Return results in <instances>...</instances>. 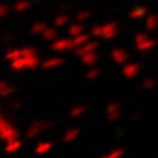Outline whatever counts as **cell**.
Wrapping results in <instances>:
<instances>
[{
	"instance_id": "obj_4",
	"label": "cell",
	"mask_w": 158,
	"mask_h": 158,
	"mask_svg": "<svg viewBox=\"0 0 158 158\" xmlns=\"http://www.w3.org/2000/svg\"><path fill=\"white\" fill-rule=\"evenodd\" d=\"M141 70H142L141 63L127 62L126 64H123V68H122V75H123L126 79H135L138 75L141 73Z\"/></svg>"
},
{
	"instance_id": "obj_16",
	"label": "cell",
	"mask_w": 158,
	"mask_h": 158,
	"mask_svg": "<svg viewBox=\"0 0 158 158\" xmlns=\"http://www.w3.org/2000/svg\"><path fill=\"white\" fill-rule=\"evenodd\" d=\"M23 142L21 139H16V141H12V142H7L5 145V152L6 154H15L18 152L21 148H22Z\"/></svg>"
},
{
	"instance_id": "obj_22",
	"label": "cell",
	"mask_w": 158,
	"mask_h": 158,
	"mask_svg": "<svg viewBox=\"0 0 158 158\" xmlns=\"http://www.w3.org/2000/svg\"><path fill=\"white\" fill-rule=\"evenodd\" d=\"M86 111V106H75L73 108H70V111L68 113V116L70 118H78Z\"/></svg>"
},
{
	"instance_id": "obj_12",
	"label": "cell",
	"mask_w": 158,
	"mask_h": 158,
	"mask_svg": "<svg viewBox=\"0 0 158 158\" xmlns=\"http://www.w3.org/2000/svg\"><path fill=\"white\" fill-rule=\"evenodd\" d=\"M54 147V142L51 141H40L37 145H35V149L34 152L37 155H45L47 152H50L51 149Z\"/></svg>"
},
{
	"instance_id": "obj_33",
	"label": "cell",
	"mask_w": 158,
	"mask_h": 158,
	"mask_svg": "<svg viewBox=\"0 0 158 158\" xmlns=\"http://www.w3.org/2000/svg\"><path fill=\"white\" fill-rule=\"evenodd\" d=\"M148 37H149V35H148L147 32H136L133 41H135V44H138V43H141V41H143V40H147Z\"/></svg>"
},
{
	"instance_id": "obj_13",
	"label": "cell",
	"mask_w": 158,
	"mask_h": 158,
	"mask_svg": "<svg viewBox=\"0 0 158 158\" xmlns=\"http://www.w3.org/2000/svg\"><path fill=\"white\" fill-rule=\"evenodd\" d=\"M15 91H16V88L12 84H9L7 81H2V82H0V95L3 97V98L12 97L15 94Z\"/></svg>"
},
{
	"instance_id": "obj_6",
	"label": "cell",
	"mask_w": 158,
	"mask_h": 158,
	"mask_svg": "<svg viewBox=\"0 0 158 158\" xmlns=\"http://www.w3.org/2000/svg\"><path fill=\"white\" fill-rule=\"evenodd\" d=\"M98 47H100V41H97V40H94V41H88V43H85L84 45H81V47H76L73 50V54L76 57H81L84 56V54H86V53H91V51H97L98 50Z\"/></svg>"
},
{
	"instance_id": "obj_32",
	"label": "cell",
	"mask_w": 158,
	"mask_h": 158,
	"mask_svg": "<svg viewBox=\"0 0 158 158\" xmlns=\"http://www.w3.org/2000/svg\"><path fill=\"white\" fill-rule=\"evenodd\" d=\"M34 54H37V48L35 47H31V45L22 47V56H34Z\"/></svg>"
},
{
	"instance_id": "obj_10",
	"label": "cell",
	"mask_w": 158,
	"mask_h": 158,
	"mask_svg": "<svg viewBox=\"0 0 158 158\" xmlns=\"http://www.w3.org/2000/svg\"><path fill=\"white\" fill-rule=\"evenodd\" d=\"M79 60H81V63H82L84 66H86V68H92V66H95L97 63H98L100 57H98V54H97L95 51H91V53H86V54H84V56H81L79 57Z\"/></svg>"
},
{
	"instance_id": "obj_7",
	"label": "cell",
	"mask_w": 158,
	"mask_h": 158,
	"mask_svg": "<svg viewBox=\"0 0 158 158\" xmlns=\"http://www.w3.org/2000/svg\"><path fill=\"white\" fill-rule=\"evenodd\" d=\"M118 35V23L117 22H107L102 25V40H113Z\"/></svg>"
},
{
	"instance_id": "obj_23",
	"label": "cell",
	"mask_w": 158,
	"mask_h": 158,
	"mask_svg": "<svg viewBox=\"0 0 158 158\" xmlns=\"http://www.w3.org/2000/svg\"><path fill=\"white\" fill-rule=\"evenodd\" d=\"M100 75H101V69L92 66V68H89L88 70H86L85 79H86V81H95L97 78H100Z\"/></svg>"
},
{
	"instance_id": "obj_8",
	"label": "cell",
	"mask_w": 158,
	"mask_h": 158,
	"mask_svg": "<svg viewBox=\"0 0 158 158\" xmlns=\"http://www.w3.org/2000/svg\"><path fill=\"white\" fill-rule=\"evenodd\" d=\"M63 63H64V59L63 57H48V59H45L41 62V66L40 68L43 69V70H51V69H56L59 66H62Z\"/></svg>"
},
{
	"instance_id": "obj_9",
	"label": "cell",
	"mask_w": 158,
	"mask_h": 158,
	"mask_svg": "<svg viewBox=\"0 0 158 158\" xmlns=\"http://www.w3.org/2000/svg\"><path fill=\"white\" fill-rule=\"evenodd\" d=\"M136 45V50L139 51V53H147V51H151L154 48V47H157L158 45V41H155L154 38H151V37H148L147 40H143V41H141V43H138Z\"/></svg>"
},
{
	"instance_id": "obj_11",
	"label": "cell",
	"mask_w": 158,
	"mask_h": 158,
	"mask_svg": "<svg viewBox=\"0 0 158 158\" xmlns=\"http://www.w3.org/2000/svg\"><path fill=\"white\" fill-rule=\"evenodd\" d=\"M81 127H69V129H66V132H64V135H63L62 141L63 143H72L73 141H76L79 138V135H81Z\"/></svg>"
},
{
	"instance_id": "obj_35",
	"label": "cell",
	"mask_w": 158,
	"mask_h": 158,
	"mask_svg": "<svg viewBox=\"0 0 158 158\" xmlns=\"http://www.w3.org/2000/svg\"><path fill=\"white\" fill-rule=\"evenodd\" d=\"M7 13H9V7H7L6 5H3L2 7H0V15H2V18H5Z\"/></svg>"
},
{
	"instance_id": "obj_14",
	"label": "cell",
	"mask_w": 158,
	"mask_h": 158,
	"mask_svg": "<svg viewBox=\"0 0 158 158\" xmlns=\"http://www.w3.org/2000/svg\"><path fill=\"white\" fill-rule=\"evenodd\" d=\"M19 57H22V47L18 48V47H9L5 53V60L12 62V60H16Z\"/></svg>"
},
{
	"instance_id": "obj_28",
	"label": "cell",
	"mask_w": 158,
	"mask_h": 158,
	"mask_svg": "<svg viewBox=\"0 0 158 158\" xmlns=\"http://www.w3.org/2000/svg\"><path fill=\"white\" fill-rule=\"evenodd\" d=\"M122 110V104L117 101H113L110 102L107 106V108H106V113L107 114H111V113H117V111H120Z\"/></svg>"
},
{
	"instance_id": "obj_20",
	"label": "cell",
	"mask_w": 158,
	"mask_h": 158,
	"mask_svg": "<svg viewBox=\"0 0 158 158\" xmlns=\"http://www.w3.org/2000/svg\"><path fill=\"white\" fill-rule=\"evenodd\" d=\"M148 13V9L147 7H135L129 12V18L130 19H141L143 18L145 15Z\"/></svg>"
},
{
	"instance_id": "obj_29",
	"label": "cell",
	"mask_w": 158,
	"mask_h": 158,
	"mask_svg": "<svg viewBox=\"0 0 158 158\" xmlns=\"http://www.w3.org/2000/svg\"><path fill=\"white\" fill-rule=\"evenodd\" d=\"M23 107V101H21V100H16V101H10L9 104H7V108L10 110V111H19L21 108Z\"/></svg>"
},
{
	"instance_id": "obj_19",
	"label": "cell",
	"mask_w": 158,
	"mask_h": 158,
	"mask_svg": "<svg viewBox=\"0 0 158 158\" xmlns=\"http://www.w3.org/2000/svg\"><path fill=\"white\" fill-rule=\"evenodd\" d=\"M157 85H158V81L155 78H145L143 81H142L141 88L143 91H152Z\"/></svg>"
},
{
	"instance_id": "obj_18",
	"label": "cell",
	"mask_w": 158,
	"mask_h": 158,
	"mask_svg": "<svg viewBox=\"0 0 158 158\" xmlns=\"http://www.w3.org/2000/svg\"><path fill=\"white\" fill-rule=\"evenodd\" d=\"M158 27V15H149L145 21V29L148 32H151L154 29H157Z\"/></svg>"
},
{
	"instance_id": "obj_5",
	"label": "cell",
	"mask_w": 158,
	"mask_h": 158,
	"mask_svg": "<svg viewBox=\"0 0 158 158\" xmlns=\"http://www.w3.org/2000/svg\"><path fill=\"white\" fill-rule=\"evenodd\" d=\"M110 59L113 60L116 64H126V63L129 62L130 59V54L127 50H124V48H120V47H114L113 50L110 51Z\"/></svg>"
},
{
	"instance_id": "obj_15",
	"label": "cell",
	"mask_w": 158,
	"mask_h": 158,
	"mask_svg": "<svg viewBox=\"0 0 158 158\" xmlns=\"http://www.w3.org/2000/svg\"><path fill=\"white\" fill-rule=\"evenodd\" d=\"M41 37H43V40H45V41H51V43H53V41H56V40L59 38V31H57V27H48V28L41 34Z\"/></svg>"
},
{
	"instance_id": "obj_30",
	"label": "cell",
	"mask_w": 158,
	"mask_h": 158,
	"mask_svg": "<svg viewBox=\"0 0 158 158\" xmlns=\"http://www.w3.org/2000/svg\"><path fill=\"white\" fill-rule=\"evenodd\" d=\"M89 16H91V12H88V10L79 12L78 15H76V22H85L86 19H89Z\"/></svg>"
},
{
	"instance_id": "obj_1",
	"label": "cell",
	"mask_w": 158,
	"mask_h": 158,
	"mask_svg": "<svg viewBox=\"0 0 158 158\" xmlns=\"http://www.w3.org/2000/svg\"><path fill=\"white\" fill-rule=\"evenodd\" d=\"M54 126H56V122H53V120H45V118L34 120V122L28 126L27 132H25V138H27V139H35L40 133L53 129Z\"/></svg>"
},
{
	"instance_id": "obj_24",
	"label": "cell",
	"mask_w": 158,
	"mask_h": 158,
	"mask_svg": "<svg viewBox=\"0 0 158 158\" xmlns=\"http://www.w3.org/2000/svg\"><path fill=\"white\" fill-rule=\"evenodd\" d=\"M91 37H92V34H86V32H84V34L78 35V37H73V43H75V48L76 47H81V45H84L85 43H88L91 40Z\"/></svg>"
},
{
	"instance_id": "obj_21",
	"label": "cell",
	"mask_w": 158,
	"mask_h": 158,
	"mask_svg": "<svg viewBox=\"0 0 158 158\" xmlns=\"http://www.w3.org/2000/svg\"><path fill=\"white\" fill-rule=\"evenodd\" d=\"M47 28H48V25L45 22H37L31 27V31H29V32H31V35H41Z\"/></svg>"
},
{
	"instance_id": "obj_3",
	"label": "cell",
	"mask_w": 158,
	"mask_h": 158,
	"mask_svg": "<svg viewBox=\"0 0 158 158\" xmlns=\"http://www.w3.org/2000/svg\"><path fill=\"white\" fill-rule=\"evenodd\" d=\"M53 51L56 53H66V51H70V50H75V43H73V38H59L56 41L51 43V47H50Z\"/></svg>"
},
{
	"instance_id": "obj_34",
	"label": "cell",
	"mask_w": 158,
	"mask_h": 158,
	"mask_svg": "<svg viewBox=\"0 0 158 158\" xmlns=\"http://www.w3.org/2000/svg\"><path fill=\"white\" fill-rule=\"evenodd\" d=\"M122 116V111H117V113H111V114H107V122L110 123H114V122H117L118 118Z\"/></svg>"
},
{
	"instance_id": "obj_25",
	"label": "cell",
	"mask_w": 158,
	"mask_h": 158,
	"mask_svg": "<svg viewBox=\"0 0 158 158\" xmlns=\"http://www.w3.org/2000/svg\"><path fill=\"white\" fill-rule=\"evenodd\" d=\"M124 152H126L124 148H114V149H111L106 155H102L101 158H122L124 155Z\"/></svg>"
},
{
	"instance_id": "obj_31",
	"label": "cell",
	"mask_w": 158,
	"mask_h": 158,
	"mask_svg": "<svg viewBox=\"0 0 158 158\" xmlns=\"http://www.w3.org/2000/svg\"><path fill=\"white\" fill-rule=\"evenodd\" d=\"M91 34H92V37H95V38H101L102 37V25H95V27H92Z\"/></svg>"
},
{
	"instance_id": "obj_26",
	"label": "cell",
	"mask_w": 158,
	"mask_h": 158,
	"mask_svg": "<svg viewBox=\"0 0 158 158\" xmlns=\"http://www.w3.org/2000/svg\"><path fill=\"white\" fill-rule=\"evenodd\" d=\"M69 21H70V18H69L68 15H59V16L54 18V27L62 28V27H64L66 23H69Z\"/></svg>"
},
{
	"instance_id": "obj_2",
	"label": "cell",
	"mask_w": 158,
	"mask_h": 158,
	"mask_svg": "<svg viewBox=\"0 0 158 158\" xmlns=\"http://www.w3.org/2000/svg\"><path fill=\"white\" fill-rule=\"evenodd\" d=\"M0 136H2V141H5V143L16 141V139H19V136H21L19 130L12 124V122L6 117L5 114L0 118Z\"/></svg>"
},
{
	"instance_id": "obj_27",
	"label": "cell",
	"mask_w": 158,
	"mask_h": 158,
	"mask_svg": "<svg viewBox=\"0 0 158 158\" xmlns=\"http://www.w3.org/2000/svg\"><path fill=\"white\" fill-rule=\"evenodd\" d=\"M29 6H31V3H29L28 0H19V2H16V3H15L13 9H15L16 12H25Z\"/></svg>"
},
{
	"instance_id": "obj_17",
	"label": "cell",
	"mask_w": 158,
	"mask_h": 158,
	"mask_svg": "<svg viewBox=\"0 0 158 158\" xmlns=\"http://www.w3.org/2000/svg\"><path fill=\"white\" fill-rule=\"evenodd\" d=\"M84 29H85V27H84V23H82V22L72 23V25L68 28V34L73 38V37H78V35L84 34Z\"/></svg>"
},
{
	"instance_id": "obj_36",
	"label": "cell",
	"mask_w": 158,
	"mask_h": 158,
	"mask_svg": "<svg viewBox=\"0 0 158 158\" xmlns=\"http://www.w3.org/2000/svg\"><path fill=\"white\" fill-rule=\"evenodd\" d=\"M141 117H142V113H133L130 116V120H132V122H138Z\"/></svg>"
},
{
	"instance_id": "obj_37",
	"label": "cell",
	"mask_w": 158,
	"mask_h": 158,
	"mask_svg": "<svg viewBox=\"0 0 158 158\" xmlns=\"http://www.w3.org/2000/svg\"><path fill=\"white\" fill-rule=\"evenodd\" d=\"M123 133H124V129H123V127H122V129L118 130V132H116V136H122V135H123Z\"/></svg>"
}]
</instances>
